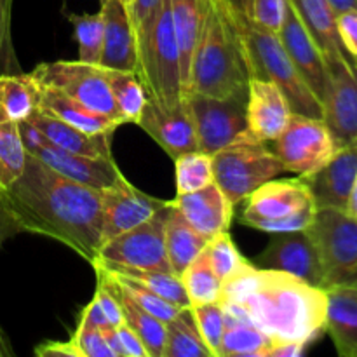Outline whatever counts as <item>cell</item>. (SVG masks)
Returning a JSON list of instances; mask_svg holds the SVG:
<instances>
[{
	"label": "cell",
	"mask_w": 357,
	"mask_h": 357,
	"mask_svg": "<svg viewBox=\"0 0 357 357\" xmlns=\"http://www.w3.org/2000/svg\"><path fill=\"white\" fill-rule=\"evenodd\" d=\"M288 2L319 45L328 68L352 59L342 47L337 31V14L333 13L328 0H288Z\"/></svg>",
	"instance_id": "cell-24"
},
{
	"label": "cell",
	"mask_w": 357,
	"mask_h": 357,
	"mask_svg": "<svg viewBox=\"0 0 357 357\" xmlns=\"http://www.w3.org/2000/svg\"><path fill=\"white\" fill-rule=\"evenodd\" d=\"M279 40L282 47L288 52L289 59L295 65L296 72L303 79V82L309 86L314 96L321 101L326 98L328 86H330V68L321 52L319 45L312 38L310 31L298 17L289 2L286 0V14L281 28L278 31Z\"/></svg>",
	"instance_id": "cell-14"
},
{
	"label": "cell",
	"mask_w": 357,
	"mask_h": 357,
	"mask_svg": "<svg viewBox=\"0 0 357 357\" xmlns=\"http://www.w3.org/2000/svg\"><path fill=\"white\" fill-rule=\"evenodd\" d=\"M328 310L324 333L342 357H357V282L326 289Z\"/></svg>",
	"instance_id": "cell-22"
},
{
	"label": "cell",
	"mask_w": 357,
	"mask_h": 357,
	"mask_svg": "<svg viewBox=\"0 0 357 357\" xmlns=\"http://www.w3.org/2000/svg\"><path fill=\"white\" fill-rule=\"evenodd\" d=\"M171 159L181 153L199 150L194 117L187 100L176 107H164L153 100H146L138 124Z\"/></svg>",
	"instance_id": "cell-15"
},
{
	"label": "cell",
	"mask_w": 357,
	"mask_h": 357,
	"mask_svg": "<svg viewBox=\"0 0 357 357\" xmlns=\"http://www.w3.org/2000/svg\"><path fill=\"white\" fill-rule=\"evenodd\" d=\"M94 298L98 300V303H100L105 317H107L108 323H110L112 326L117 328L124 323V316H122V309H121V303H119L117 296L114 295V291L108 288L107 282H105L101 278H98L96 289H94Z\"/></svg>",
	"instance_id": "cell-45"
},
{
	"label": "cell",
	"mask_w": 357,
	"mask_h": 357,
	"mask_svg": "<svg viewBox=\"0 0 357 357\" xmlns=\"http://www.w3.org/2000/svg\"><path fill=\"white\" fill-rule=\"evenodd\" d=\"M187 101L201 152L213 155L234 143L251 139L246 121V98H215L192 93Z\"/></svg>",
	"instance_id": "cell-10"
},
{
	"label": "cell",
	"mask_w": 357,
	"mask_h": 357,
	"mask_svg": "<svg viewBox=\"0 0 357 357\" xmlns=\"http://www.w3.org/2000/svg\"><path fill=\"white\" fill-rule=\"evenodd\" d=\"M93 268L94 272H101V274L107 275V278L114 282L115 288H117L122 295L128 296L131 302H135L136 305L142 307L143 310H146V312L152 314V316H155L157 319L164 321L166 324L169 323V321H173L174 317L183 310V307H178L174 305V303L167 302V300L160 298L159 295L149 291V289L143 288V286L138 284V282L131 281V279L122 278V275H117V274H112V272L105 271V268L101 267H96V265H93Z\"/></svg>",
	"instance_id": "cell-38"
},
{
	"label": "cell",
	"mask_w": 357,
	"mask_h": 357,
	"mask_svg": "<svg viewBox=\"0 0 357 357\" xmlns=\"http://www.w3.org/2000/svg\"><path fill=\"white\" fill-rule=\"evenodd\" d=\"M164 244L171 271L180 275L208 244V239L197 232L180 211L169 202L164 225Z\"/></svg>",
	"instance_id": "cell-27"
},
{
	"label": "cell",
	"mask_w": 357,
	"mask_h": 357,
	"mask_svg": "<svg viewBox=\"0 0 357 357\" xmlns=\"http://www.w3.org/2000/svg\"><path fill=\"white\" fill-rule=\"evenodd\" d=\"M275 342L250 323L225 324L222 357H268Z\"/></svg>",
	"instance_id": "cell-34"
},
{
	"label": "cell",
	"mask_w": 357,
	"mask_h": 357,
	"mask_svg": "<svg viewBox=\"0 0 357 357\" xmlns=\"http://www.w3.org/2000/svg\"><path fill=\"white\" fill-rule=\"evenodd\" d=\"M307 234L319 255L326 289L357 282V218L344 209L317 208Z\"/></svg>",
	"instance_id": "cell-7"
},
{
	"label": "cell",
	"mask_w": 357,
	"mask_h": 357,
	"mask_svg": "<svg viewBox=\"0 0 357 357\" xmlns=\"http://www.w3.org/2000/svg\"><path fill=\"white\" fill-rule=\"evenodd\" d=\"M323 121L338 146L357 142V63L330 66V86L323 100Z\"/></svg>",
	"instance_id": "cell-16"
},
{
	"label": "cell",
	"mask_w": 357,
	"mask_h": 357,
	"mask_svg": "<svg viewBox=\"0 0 357 357\" xmlns=\"http://www.w3.org/2000/svg\"><path fill=\"white\" fill-rule=\"evenodd\" d=\"M13 0H0V73H17L16 52L13 45Z\"/></svg>",
	"instance_id": "cell-42"
},
{
	"label": "cell",
	"mask_w": 357,
	"mask_h": 357,
	"mask_svg": "<svg viewBox=\"0 0 357 357\" xmlns=\"http://www.w3.org/2000/svg\"><path fill=\"white\" fill-rule=\"evenodd\" d=\"M42 87L30 73H0V122L28 121L40 108Z\"/></svg>",
	"instance_id": "cell-25"
},
{
	"label": "cell",
	"mask_w": 357,
	"mask_h": 357,
	"mask_svg": "<svg viewBox=\"0 0 357 357\" xmlns=\"http://www.w3.org/2000/svg\"><path fill=\"white\" fill-rule=\"evenodd\" d=\"M115 330H117L124 357H149V352H146L143 342L139 340L138 335H136L128 324L122 323L121 326H117Z\"/></svg>",
	"instance_id": "cell-48"
},
{
	"label": "cell",
	"mask_w": 357,
	"mask_h": 357,
	"mask_svg": "<svg viewBox=\"0 0 357 357\" xmlns=\"http://www.w3.org/2000/svg\"><path fill=\"white\" fill-rule=\"evenodd\" d=\"M96 275L103 279V281L107 282L108 288H110L112 291H114V295L117 296L119 303H121L122 316H124V323L138 335L139 340L145 345L146 352H149V357L162 356L164 342H166V323L157 319L155 316H152V314H149L146 310H143L142 307L136 305L135 302H131L128 296L122 295L107 275L101 274V272H96Z\"/></svg>",
	"instance_id": "cell-30"
},
{
	"label": "cell",
	"mask_w": 357,
	"mask_h": 357,
	"mask_svg": "<svg viewBox=\"0 0 357 357\" xmlns=\"http://www.w3.org/2000/svg\"><path fill=\"white\" fill-rule=\"evenodd\" d=\"M357 176V142L345 145L307 181L317 208L347 209L349 195Z\"/></svg>",
	"instance_id": "cell-18"
},
{
	"label": "cell",
	"mask_w": 357,
	"mask_h": 357,
	"mask_svg": "<svg viewBox=\"0 0 357 357\" xmlns=\"http://www.w3.org/2000/svg\"><path fill=\"white\" fill-rule=\"evenodd\" d=\"M169 201L145 194L122 174L112 187L101 190V239L131 230L162 211Z\"/></svg>",
	"instance_id": "cell-12"
},
{
	"label": "cell",
	"mask_w": 357,
	"mask_h": 357,
	"mask_svg": "<svg viewBox=\"0 0 357 357\" xmlns=\"http://www.w3.org/2000/svg\"><path fill=\"white\" fill-rule=\"evenodd\" d=\"M103 14V49H101V68L138 70V54H136L135 33L128 16V7L122 0H101L100 7Z\"/></svg>",
	"instance_id": "cell-21"
},
{
	"label": "cell",
	"mask_w": 357,
	"mask_h": 357,
	"mask_svg": "<svg viewBox=\"0 0 357 357\" xmlns=\"http://www.w3.org/2000/svg\"><path fill=\"white\" fill-rule=\"evenodd\" d=\"M250 79L232 10L223 0H202L201 30L192 58L190 94L248 98Z\"/></svg>",
	"instance_id": "cell-3"
},
{
	"label": "cell",
	"mask_w": 357,
	"mask_h": 357,
	"mask_svg": "<svg viewBox=\"0 0 357 357\" xmlns=\"http://www.w3.org/2000/svg\"><path fill=\"white\" fill-rule=\"evenodd\" d=\"M112 96L128 124H138L146 103V91L136 72L103 68Z\"/></svg>",
	"instance_id": "cell-31"
},
{
	"label": "cell",
	"mask_w": 357,
	"mask_h": 357,
	"mask_svg": "<svg viewBox=\"0 0 357 357\" xmlns=\"http://www.w3.org/2000/svg\"><path fill=\"white\" fill-rule=\"evenodd\" d=\"M28 121L37 126L49 145L56 149L86 157H112V135H87L42 108Z\"/></svg>",
	"instance_id": "cell-23"
},
{
	"label": "cell",
	"mask_w": 357,
	"mask_h": 357,
	"mask_svg": "<svg viewBox=\"0 0 357 357\" xmlns=\"http://www.w3.org/2000/svg\"><path fill=\"white\" fill-rule=\"evenodd\" d=\"M20 232L21 227L20 223H17L13 208H10L7 192L0 187V248H2L10 237H14Z\"/></svg>",
	"instance_id": "cell-47"
},
{
	"label": "cell",
	"mask_w": 357,
	"mask_h": 357,
	"mask_svg": "<svg viewBox=\"0 0 357 357\" xmlns=\"http://www.w3.org/2000/svg\"><path fill=\"white\" fill-rule=\"evenodd\" d=\"M257 260L258 267L288 272L309 284L326 289L319 255L307 230L272 234V239Z\"/></svg>",
	"instance_id": "cell-13"
},
{
	"label": "cell",
	"mask_w": 357,
	"mask_h": 357,
	"mask_svg": "<svg viewBox=\"0 0 357 357\" xmlns=\"http://www.w3.org/2000/svg\"><path fill=\"white\" fill-rule=\"evenodd\" d=\"M284 14L286 0H251L250 20L265 30L278 33Z\"/></svg>",
	"instance_id": "cell-44"
},
{
	"label": "cell",
	"mask_w": 357,
	"mask_h": 357,
	"mask_svg": "<svg viewBox=\"0 0 357 357\" xmlns=\"http://www.w3.org/2000/svg\"><path fill=\"white\" fill-rule=\"evenodd\" d=\"M307 347L309 345L302 342H275L268 352V357H298L305 352Z\"/></svg>",
	"instance_id": "cell-50"
},
{
	"label": "cell",
	"mask_w": 357,
	"mask_h": 357,
	"mask_svg": "<svg viewBox=\"0 0 357 357\" xmlns=\"http://www.w3.org/2000/svg\"><path fill=\"white\" fill-rule=\"evenodd\" d=\"M356 63H357V61H356Z\"/></svg>",
	"instance_id": "cell-56"
},
{
	"label": "cell",
	"mask_w": 357,
	"mask_h": 357,
	"mask_svg": "<svg viewBox=\"0 0 357 357\" xmlns=\"http://www.w3.org/2000/svg\"><path fill=\"white\" fill-rule=\"evenodd\" d=\"M345 211H347L349 215L354 216V218H357V176L354 181V187H352V190H351V195H349L347 209H345Z\"/></svg>",
	"instance_id": "cell-54"
},
{
	"label": "cell",
	"mask_w": 357,
	"mask_h": 357,
	"mask_svg": "<svg viewBox=\"0 0 357 357\" xmlns=\"http://www.w3.org/2000/svg\"><path fill=\"white\" fill-rule=\"evenodd\" d=\"M171 21H173L174 38L180 52L181 91L187 100L190 94V72L195 44L201 30L202 0H169Z\"/></svg>",
	"instance_id": "cell-26"
},
{
	"label": "cell",
	"mask_w": 357,
	"mask_h": 357,
	"mask_svg": "<svg viewBox=\"0 0 357 357\" xmlns=\"http://www.w3.org/2000/svg\"><path fill=\"white\" fill-rule=\"evenodd\" d=\"M122 2H124V3H126V6H128V3H129V2H131V0H122Z\"/></svg>",
	"instance_id": "cell-55"
},
{
	"label": "cell",
	"mask_w": 357,
	"mask_h": 357,
	"mask_svg": "<svg viewBox=\"0 0 357 357\" xmlns=\"http://www.w3.org/2000/svg\"><path fill=\"white\" fill-rule=\"evenodd\" d=\"M206 253H208L209 261H211L213 271L222 279V282L229 279L230 275L236 274L244 265L250 264L241 255V251L237 250L236 243H234L229 232L216 234L215 237H211L206 244Z\"/></svg>",
	"instance_id": "cell-41"
},
{
	"label": "cell",
	"mask_w": 357,
	"mask_h": 357,
	"mask_svg": "<svg viewBox=\"0 0 357 357\" xmlns=\"http://www.w3.org/2000/svg\"><path fill=\"white\" fill-rule=\"evenodd\" d=\"M91 265H96V267L105 268V271L112 272V274H117V275H122V278L131 279V281L138 282V284H142L143 288H146L149 291L159 295L160 298L174 303V305L183 307V309L190 307L188 296L187 293H185L183 282H181L180 275H176L174 272L122 267V265L110 264V261L100 260V258H94V260L91 261Z\"/></svg>",
	"instance_id": "cell-29"
},
{
	"label": "cell",
	"mask_w": 357,
	"mask_h": 357,
	"mask_svg": "<svg viewBox=\"0 0 357 357\" xmlns=\"http://www.w3.org/2000/svg\"><path fill=\"white\" fill-rule=\"evenodd\" d=\"M192 319L201 335L202 342L213 357H222V340L225 333V312L220 302L190 307Z\"/></svg>",
	"instance_id": "cell-40"
},
{
	"label": "cell",
	"mask_w": 357,
	"mask_h": 357,
	"mask_svg": "<svg viewBox=\"0 0 357 357\" xmlns=\"http://www.w3.org/2000/svg\"><path fill=\"white\" fill-rule=\"evenodd\" d=\"M337 31L344 51L357 61V10H345L338 14Z\"/></svg>",
	"instance_id": "cell-46"
},
{
	"label": "cell",
	"mask_w": 357,
	"mask_h": 357,
	"mask_svg": "<svg viewBox=\"0 0 357 357\" xmlns=\"http://www.w3.org/2000/svg\"><path fill=\"white\" fill-rule=\"evenodd\" d=\"M223 2L229 6V9L232 10L237 16H246L250 17V7L251 0H223Z\"/></svg>",
	"instance_id": "cell-51"
},
{
	"label": "cell",
	"mask_w": 357,
	"mask_h": 357,
	"mask_svg": "<svg viewBox=\"0 0 357 357\" xmlns=\"http://www.w3.org/2000/svg\"><path fill=\"white\" fill-rule=\"evenodd\" d=\"M31 75L44 87L58 91L80 107L115 119L121 124H128L115 105L110 86L105 79L100 65H91L80 59L77 61H49L40 63L31 70Z\"/></svg>",
	"instance_id": "cell-8"
},
{
	"label": "cell",
	"mask_w": 357,
	"mask_h": 357,
	"mask_svg": "<svg viewBox=\"0 0 357 357\" xmlns=\"http://www.w3.org/2000/svg\"><path fill=\"white\" fill-rule=\"evenodd\" d=\"M239 222L265 234L307 230L314 222L317 206L302 176L267 181L246 199Z\"/></svg>",
	"instance_id": "cell-5"
},
{
	"label": "cell",
	"mask_w": 357,
	"mask_h": 357,
	"mask_svg": "<svg viewBox=\"0 0 357 357\" xmlns=\"http://www.w3.org/2000/svg\"><path fill=\"white\" fill-rule=\"evenodd\" d=\"M166 0H131L128 3V16L131 21L132 33H135L136 42V54H138V70L139 75L149 61L150 47H152L153 31H155L157 20L162 10Z\"/></svg>",
	"instance_id": "cell-35"
},
{
	"label": "cell",
	"mask_w": 357,
	"mask_h": 357,
	"mask_svg": "<svg viewBox=\"0 0 357 357\" xmlns=\"http://www.w3.org/2000/svg\"><path fill=\"white\" fill-rule=\"evenodd\" d=\"M167 208L169 204L135 229L103 241L96 258L122 267L173 272L164 244Z\"/></svg>",
	"instance_id": "cell-11"
},
{
	"label": "cell",
	"mask_w": 357,
	"mask_h": 357,
	"mask_svg": "<svg viewBox=\"0 0 357 357\" xmlns=\"http://www.w3.org/2000/svg\"><path fill=\"white\" fill-rule=\"evenodd\" d=\"M14 351H13V345H10L9 338L7 335L3 333V330L0 328V357H13Z\"/></svg>",
	"instance_id": "cell-53"
},
{
	"label": "cell",
	"mask_w": 357,
	"mask_h": 357,
	"mask_svg": "<svg viewBox=\"0 0 357 357\" xmlns=\"http://www.w3.org/2000/svg\"><path fill=\"white\" fill-rule=\"evenodd\" d=\"M40 87L42 110L49 112V114H52L54 117L61 119L63 122L80 129V131L87 132V135H114L115 129L122 126L121 122H117L115 119L94 114V112L87 110V108L80 107L79 103L68 100V98L63 96L58 91L51 89V87Z\"/></svg>",
	"instance_id": "cell-28"
},
{
	"label": "cell",
	"mask_w": 357,
	"mask_h": 357,
	"mask_svg": "<svg viewBox=\"0 0 357 357\" xmlns=\"http://www.w3.org/2000/svg\"><path fill=\"white\" fill-rule=\"evenodd\" d=\"M171 202L183 215V218L208 241L216 234L229 232L232 225L236 206L229 201V197L215 181L201 190L176 195Z\"/></svg>",
	"instance_id": "cell-20"
},
{
	"label": "cell",
	"mask_w": 357,
	"mask_h": 357,
	"mask_svg": "<svg viewBox=\"0 0 357 357\" xmlns=\"http://www.w3.org/2000/svg\"><path fill=\"white\" fill-rule=\"evenodd\" d=\"M6 192L21 232L58 241L89 264L98 257L101 190L61 176L28 153L23 174Z\"/></svg>",
	"instance_id": "cell-1"
},
{
	"label": "cell",
	"mask_w": 357,
	"mask_h": 357,
	"mask_svg": "<svg viewBox=\"0 0 357 357\" xmlns=\"http://www.w3.org/2000/svg\"><path fill=\"white\" fill-rule=\"evenodd\" d=\"M328 3L337 16L345 10H357V0H328Z\"/></svg>",
	"instance_id": "cell-52"
},
{
	"label": "cell",
	"mask_w": 357,
	"mask_h": 357,
	"mask_svg": "<svg viewBox=\"0 0 357 357\" xmlns=\"http://www.w3.org/2000/svg\"><path fill=\"white\" fill-rule=\"evenodd\" d=\"M73 26V38L79 47V59L91 65L100 63L101 49H103V14H68Z\"/></svg>",
	"instance_id": "cell-39"
},
{
	"label": "cell",
	"mask_w": 357,
	"mask_h": 357,
	"mask_svg": "<svg viewBox=\"0 0 357 357\" xmlns=\"http://www.w3.org/2000/svg\"><path fill=\"white\" fill-rule=\"evenodd\" d=\"M215 183L234 206L241 204L260 185L286 173L281 159L265 143L239 142L213 153Z\"/></svg>",
	"instance_id": "cell-6"
},
{
	"label": "cell",
	"mask_w": 357,
	"mask_h": 357,
	"mask_svg": "<svg viewBox=\"0 0 357 357\" xmlns=\"http://www.w3.org/2000/svg\"><path fill=\"white\" fill-rule=\"evenodd\" d=\"M28 152L17 122H0V187L10 188L23 174Z\"/></svg>",
	"instance_id": "cell-36"
},
{
	"label": "cell",
	"mask_w": 357,
	"mask_h": 357,
	"mask_svg": "<svg viewBox=\"0 0 357 357\" xmlns=\"http://www.w3.org/2000/svg\"><path fill=\"white\" fill-rule=\"evenodd\" d=\"M35 356L38 357H84L82 352L70 338L68 342H45L35 349Z\"/></svg>",
	"instance_id": "cell-49"
},
{
	"label": "cell",
	"mask_w": 357,
	"mask_h": 357,
	"mask_svg": "<svg viewBox=\"0 0 357 357\" xmlns=\"http://www.w3.org/2000/svg\"><path fill=\"white\" fill-rule=\"evenodd\" d=\"M160 357H213L195 328L190 307L166 324V342Z\"/></svg>",
	"instance_id": "cell-32"
},
{
	"label": "cell",
	"mask_w": 357,
	"mask_h": 357,
	"mask_svg": "<svg viewBox=\"0 0 357 357\" xmlns=\"http://www.w3.org/2000/svg\"><path fill=\"white\" fill-rule=\"evenodd\" d=\"M234 20L243 42L251 79L257 77L274 82L286 96L293 114L323 119V105L296 72L295 65L279 40V35L258 26L246 16L234 14Z\"/></svg>",
	"instance_id": "cell-4"
},
{
	"label": "cell",
	"mask_w": 357,
	"mask_h": 357,
	"mask_svg": "<svg viewBox=\"0 0 357 357\" xmlns=\"http://www.w3.org/2000/svg\"><path fill=\"white\" fill-rule=\"evenodd\" d=\"M274 143L284 171L298 176L316 173L340 150L323 119L302 114H291Z\"/></svg>",
	"instance_id": "cell-9"
},
{
	"label": "cell",
	"mask_w": 357,
	"mask_h": 357,
	"mask_svg": "<svg viewBox=\"0 0 357 357\" xmlns=\"http://www.w3.org/2000/svg\"><path fill=\"white\" fill-rule=\"evenodd\" d=\"M31 155L37 157L40 162L51 167L61 176L75 181V183L86 185V187L105 190L112 187L119 178L122 176V171L115 164L114 157H86L79 153L65 152L52 145H44L35 150Z\"/></svg>",
	"instance_id": "cell-19"
},
{
	"label": "cell",
	"mask_w": 357,
	"mask_h": 357,
	"mask_svg": "<svg viewBox=\"0 0 357 357\" xmlns=\"http://www.w3.org/2000/svg\"><path fill=\"white\" fill-rule=\"evenodd\" d=\"M291 108L282 91L265 79H250L246 98V121L251 139L260 143L275 142L289 117Z\"/></svg>",
	"instance_id": "cell-17"
},
{
	"label": "cell",
	"mask_w": 357,
	"mask_h": 357,
	"mask_svg": "<svg viewBox=\"0 0 357 357\" xmlns=\"http://www.w3.org/2000/svg\"><path fill=\"white\" fill-rule=\"evenodd\" d=\"M70 338L75 342L84 357H114V352L107 345L101 331L96 326H93L89 321L84 319L80 314L79 319H77L75 331Z\"/></svg>",
	"instance_id": "cell-43"
},
{
	"label": "cell",
	"mask_w": 357,
	"mask_h": 357,
	"mask_svg": "<svg viewBox=\"0 0 357 357\" xmlns=\"http://www.w3.org/2000/svg\"><path fill=\"white\" fill-rule=\"evenodd\" d=\"M190 307L215 303L222 295V279L215 274L206 248L199 257L180 274Z\"/></svg>",
	"instance_id": "cell-33"
},
{
	"label": "cell",
	"mask_w": 357,
	"mask_h": 357,
	"mask_svg": "<svg viewBox=\"0 0 357 357\" xmlns=\"http://www.w3.org/2000/svg\"><path fill=\"white\" fill-rule=\"evenodd\" d=\"M218 302L239 307L248 323L260 328L274 342L310 345L326 326V289L288 272L251 264L222 282Z\"/></svg>",
	"instance_id": "cell-2"
},
{
	"label": "cell",
	"mask_w": 357,
	"mask_h": 357,
	"mask_svg": "<svg viewBox=\"0 0 357 357\" xmlns=\"http://www.w3.org/2000/svg\"><path fill=\"white\" fill-rule=\"evenodd\" d=\"M213 181H215V171H213V155L209 153L194 150V152L181 153L174 159L176 195L201 190Z\"/></svg>",
	"instance_id": "cell-37"
}]
</instances>
